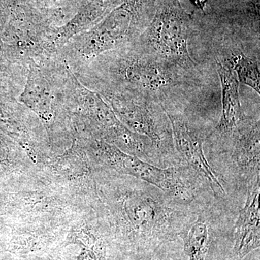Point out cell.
Listing matches in <instances>:
<instances>
[{
  "label": "cell",
  "instance_id": "obj_7",
  "mask_svg": "<svg viewBox=\"0 0 260 260\" xmlns=\"http://www.w3.org/2000/svg\"><path fill=\"white\" fill-rule=\"evenodd\" d=\"M215 60L221 87L222 109L214 133L234 138L246 120L239 96V82L225 59L217 58Z\"/></svg>",
  "mask_w": 260,
  "mask_h": 260
},
{
  "label": "cell",
  "instance_id": "obj_2",
  "mask_svg": "<svg viewBox=\"0 0 260 260\" xmlns=\"http://www.w3.org/2000/svg\"><path fill=\"white\" fill-rule=\"evenodd\" d=\"M158 0H128L84 39H70L59 50L64 60L80 68L103 53L135 42L151 21Z\"/></svg>",
  "mask_w": 260,
  "mask_h": 260
},
{
  "label": "cell",
  "instance_id": "obj_1",
  "mask_svg": "<svg viewBox=\"0 0 260 260\" xmlns=\"http://www.w3.org/2000/svg\"><path fill=\"white\" fill-rule=\"evenodd\" d=\"M84 83L98 93L139 94L161 103L204 86L200 70L181 68L147 51L137 40L103 53L84 66Z\"/></svg>",
  "mask_w": 260,
  "mask_h": 260
},
{
  "label": "cell",
  "instance_id": "obj_3",
  "mask_svg": "<svg viewBox=\"0 0 260 260\" xmlns=\"http://www.w3.org/2000/svg\"><path fill=\"white\" fill-rule=\"evenodd\" d=\"M197 28L180 0H158L151 21L137 42L147 51L186 70L197 71L188 44Z\"/></svg>",
  "mask_w": 260,
  "mask_h": 260
},
{
  "label": "cell",
  "instance_id": "obj_11",
  "mask_svg": "<svg viewBox=\"0 0 260 260\" xmlns=\"http://www.w3.org/2000/svg\"><path fill=\"white\" fill-rule=\"evenodd\" d=\"M180 235L189 260H204L209 242V231L205 220L198 218L187 232H183Z\"/></svg>",
  "mask_w": 260,
  "mask_h": 260
},
{
  "label": "cell",
  "instance_id": "obj_4",
  "mask_svg": "<svg viewBox=\"0 0 260 260\" xmlns=\"http://www.w3.org/2000/svg\"><path fill=\"white\" fill-rule=\"evenodd\" d=\"M99 94L135 133L148 137L155 149L165 148L172 143V126L161 103L139 94Z\"/></svg>",
  "mask_w": 260,
  "mask_h": 260
},
{
  "label": "cell",
  "instance_id": "obj_5",
  "mask_svg": "<svg viewBox=\"0 0 260 260\" xmlns=\"http://www.w3.org/2000/svg\"><path fill=\"white\" fill-rule=\"evenodd\" d=\"M100 149L108 159L122 172L156 186L176 200L189 201L191 199L189 188L177 169H160L137 156L121 153L118 149L106 143H101Z\"/></svg>",
  "mask_w": 260,
  "mask_h": 260
},
{
  "label": "cell",
  "instance_id": "obj_9",
  "mask_svg": "<svg viewBox=\"0 0 260 260\" xmlns=\"http://www.w3.org/2000/svg\"><path fill=\"white\" fill-rule=\"evenodd\" d=\"M259 120L244 121L234 137V158L244 170L259 174Z\"/></svg>",
  "mask_w": 260,
  "mask_h": 260
},
{
  "label": "cell",
  "instance_id": "obj_6",
  "mask_svg": "<svg viewBox=\"0 0 260 260\" xmlns=\"http://www.w3.org/2000/svg\"><path fill=\"white\" fill-rule=\"evenodd\" d=\"M172 126L173 143L183 160L206 178L214 192L224 193L223 186L215 175L203 152V138L179 112L165 109Z\"/></svg>",
  "mask_w": 260,
  "mask_h": 260
},
{
  "label": "cell",
  "instance_id": "obj_10",
  "mask_svg": "<svg viewBox=\"0 0 260 260\" xmlns=\"http://www.w3.org/2000/svg\"><path fill=\"white\" fill-rule=\"evenodd\" d=\"M222 59H225L235 72L239 82L250 87L259 95V67L256 59L242 51L233 49L229 54H224Z\"/></svg>",
  "mask_w": 260,
  "mask_h": 260
},
{
  "label": "cell",
  "instance_id": "obj_8",
  "mask_svg": "<svg viewBox=\"0 0 260 260\" xmlns=\"http://www.w3.org/2000/svg\"><path fill=\"white\" fill-rule=\"evenodd\" d=\"M259 174L249 186L246 203L239 211L235 225L234 256L242 260L260 246Z\"/></svg>",
  "mask_w": 260,
  "mask_h": 260
}]
</instances>
